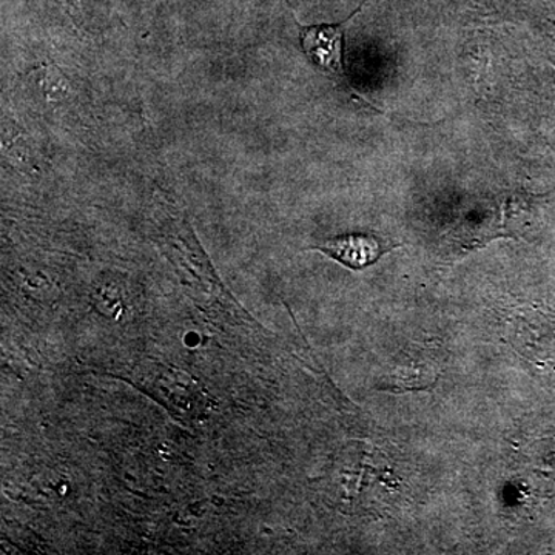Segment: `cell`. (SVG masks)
Here are the masks:
<instances>
[{
	"label": "cell",
	"instance_id": "obj_1",
	"mask_svg": "<svg viewBox=\"0 0 555 555\" xmlns=\"http://www.w3.org/2000/svg\"><path fill=\"white\" fill-rule=\"evenodd\" d=\"M385 241L372 233H352V235L337 236L318 246V250L334 258L339 264L352 270L366 269L375 264L383 255L392 250Z\"/></svg>",
	"mask_w": 555,
	"mask_h": 555
},
{
	"label": "cell",
	"instance_id": "obj_2",
	"mask_svg": "<svg viewBox=\"0 0 555 555\" xmlns=\"http://www.w3.org/2000/svg\"><path fill=\"white\" fill-rule=\"evenodd\" d=\"M345 24L301 27V47L309 61L328 75L343 72Z\"/></svg>",
	"mask_w": 555,
	"mask_h": 555
}]
</instances>
